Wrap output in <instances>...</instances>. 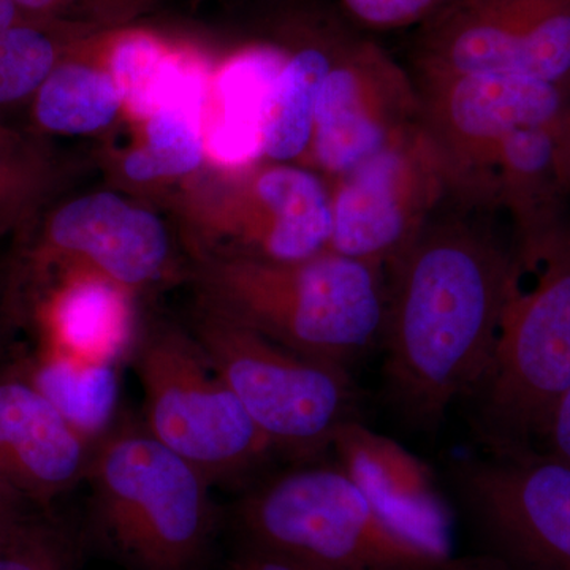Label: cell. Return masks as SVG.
I'll list each match as a JSON object with an SVG mask.
<instances>
[{
    "mask_svg": "<svg viewBox=\"0 0 570 570\" xmlns=\"http://www.w3.org/2000/svg\"><path fill=\"white\" fill-rule=\"evenodd\" d=\"M195 340L275 452L316 459L341 428L360 420L348 371L296 354L213 309Z\"/></svg>",
    "mask_w": 570,
    "mask_h": 570,
    "instance_id": "6",
    "label": "cell"
},
{
    "mask_svg": "<svg viewBox=\"0 0 570 570\" xmlns=\"http://www.w3.org/2000/svg\"><path fill=\"white\" fill-rule=\"evenodd\" d=\"M167 56L159 43L142 36L127 37L112 52L110 75L122 104L138 118L151 116L154 92Z\"/></svg>",
    "mask_w": 570,
    "mask_h": 570,
    "instance_id": "27",
    "label": "cell"
},
{
    "mask_svg": "<svg viewBox=\"0 0 570 570\" xmlns=\"http://www.w3.org/2000/svg\"><path fill=\"white\" fill-rule=\"evenodd\" d=\"M335 56L305 48L285 59L266 97L262 156L273 163L302 159L313 137L318 94Z\"/></svg>",
    "mask_w": 570,
    "mask_h": 570,
    "instance_id": "21",
    "label": "cell"
},
{
    "mask_svg": "<svg viewBox=\"0 0 570 570\" xmlns=\"http://www.w3.org/2000/svg\"><path fill=\"white\" fill-rule=\"evenodd\" d=\"M569 193L570 118L510 135L494 167L493 197L512 219L523 272L570 235L562 219Z\"/></svg>",
    "mask_w": 570,
    "mask_h": 570,
    "instance_id": "15",
    "label": "cell"
},
{
    "mask_svg": "<svg viewBox=\"0 0 570 570\" xmlns=\"http://www.w3.org/2000/svg\"><path fill=\"white\" fill-rule=\"evenodd\" d=\"M284 58L255 50L225 66L216 80V118L206 148L216 163L246 165L262 156V121L266 97Z\"/></svg>",
    "mask_w": 570,
    "mask_h": 570,
    "instance_id": "19",
    "label": "cell"
},
{
    "mask_svg": "<svg viewBox=\"0 0 570 570\" xmlns=\"http://www.w3.org/2000/svg\"><path fill=\"white\" fill-rule=\"evenodd\" d=\"M247 546L325 570H455L389 523L336 464H305L255 487L238 505Z\"/></svg>",
    "mask_w": 570,
    "mask_h": 570,
    "instance_id": "4",
    "label": "cell"
},
{
    "mask_svg": "<svg viewBox=\"0 0 570 570\" xmlns=\"http://www.w3.org/2000/svg\"><path fill=\"white\" fill-rule=\"evenodd\" d=\"M423 127L448 168L452 195L497 208L493 174L510 135L570 118L566 89L510 73L415 77Z\"/></svg>",
    "mask_w": 570,
    "mask_h": 570,
    "instance_id": "8",
    "label": "cell"
},
{
    "mask_svg": "<svg viewBox=\"0 0 570 570\" xmlns=\"http://www.w3.org/2000/svg\"><path fill=\"white\" fill-rule=\"evenodd\" d=\"M29 505H32V502L22 498L18 491L0 480V528L6 527Z\"/></svg>",
    "mask_w": 570,
    "mask_h": 570,
    "instance_id": "31",
    "label": "cell"
},
{
    "mask_svg": "<svg viewBox=\"0 0 570 570\" xmlns=\"http://www.w3.org/2000/svg\"><path fill=\"white\" fill-rule=\"evenodd\" d=\"M204 110L194 107H163L148 118L142 148L130 153L124 170L135 181L190 174L204 159Z\"/></svg>",
    "mask_w": 570,
    "mask_h": 570,
    "instance_id": "23",
    "label": "cell"
},
{
    "mask_svg": "<svg viewBox=\"0 0 570 570\" xmlns=\"http://www.w3.org/2000/svg\"><path fill=\"white\" fill-rule=\"evenodd\" d=\"M18 17H20V7L14 0H0V36L18 24Z\"/></svg>",
    "mask_w": 570,
    "mask_h": 570,
    "instance_id": "32",
    "label": "cell"
},
{
    "mask_svg": "<svg viewBox=\"0 0 570 570\" xmlns=\"http://www.w3.org/2000/svg\"><path fill=\"white\" fill-rule=\"evenodd\" d=\"M459 570H504L494 564L493 561L487 558H478V560H460Z\"/></svg>",
    "mask_w": 570,
    "mask_h": 570,
    "instance_id": "33",
    "label": "cell"
},
{
    "mask_svg": "<svg viewBox=\"0 0 570 570\" xmlns=\"http://www.w3.org/2000/svg\"><path fill=\"white\" fill-rule=\"evenodd\" d=\"M494 212L450 194L385 272V390L419 430H434L479 387L520 292L523 268Z\"/></svg>",
    "mask_w": 570,
    "mask_h": 570,
    "instance_id": "1",
    "label": "cell"
},
{
    "mask_svg": "<svg viewBox=\"0 0 570 570\" xmlns=\"http://www.w3.org/2000/svg\"><path fill=\"white\" fill-rule=\"evenodd\" d=\"M225 230L243 247L232 255L269 262L316 257L332 238L330 186L306 168L266 165L239 190Z\"/></svg>",
    "mask_w": 570,
    "mask_h": 570,
    "instance_id": "16",
    "label": "cell"
},
{
    "mask_svg": "<svg viewBox=\"0 0 570 570\" xmlns=\"http://www.w3.org/2000/svg\"><path fill=\"white\" fill-rule=\"evenodd\" d=\"M0 570H77L73 546L47 509L29 505L0 528Z\"/></svg>",
    "mask_w": 570,
    "mask_h": 570,
    "instance_id": "24",
    "label": "cell"
},
{
    "mask_svg": "<svg viewBox=\"0 0 570 570\" xmlns=\"http://www.w3.org/2000/svg\"><path fill=\"white\" fill-rule=\"evenodd\" d=\"M48 164L32 142L0 130V234L24 219L47 186Z\"/></svg>",
    "mask_w": 570,
    "mask_h": 570,
    "instance_id": "26",
    "label": "cell"
},
{
    "mask_svg": "<svg viewBox=\"0 0 570 570\" xmlns=\"http://www.w3.org/2000/svg\"><path fill=\"white\" fill-rule=\"evenodd\" d=\"M24 367L52 406L92 444L110 431L118 406V363L43 347Z\"/></svg>",
    "mask_w": 570,
    "mask_h": 570,
    "instance_id": "20",
    "label": "cell"
},
{
    "mask_svg": "<svg viewBox=\"0 0 570 570\" xmlns=\"http://www.w3.org/2000/svg\"><path fill=\"white\" fill-rule=\"evenodd\" d=\"M3 343V332H2V325H0V348H2Z\"/></svg>",
    "mask_w": 570,
    "mask_h": 570,
    "instance_id": "35",
    "label": "cell"
},
{
    "mask_svg": "<svg viewBox=\"0 0 570 570\" xmlns=\"http://www.w3.org/2000/svg\"><path fill=\"white\" fill-rule=\"evenodd\" d=\"M43 347L119 363L134 343L130 292L86 269H69L45 306Z\"/></svg>",
    "mask_w": 570,
    "mask_h": 570,
    "instance_id": "18",
    "label": "cell"
},
{
    "mask_svg": "<svg viewBox=\"0 0 570 570\" xmlns=\"http://www.w3.org/2000/svg\"><path fill=\"white\" fill-rule=\"evenodd\" d=\"M414 78L374 41L335 58L318 94L306 156L332 181L420 122Z\"/></svg>",
    "mask_w": 570,
    "mask_h": 570,
    "instance_id": "12",
    "label": "cell"
},
{
    "mask_svg": "<svg viewBox=\"0 0 570 570\" xmlns=\"http://www.w3.org/2000/svg\"><path fill=\"white\" fill-rule=\"evenodd\" d=\"M483 558L504 570H570V468L538 450L455 468Z\"/></svg>",
    "mask_w": 570,
    "mask_h": 570,
    "instance_id": "9",
    "label": "cell"
},
{
    "mask_svg": "<svg viewBox=\"0 0 570 570\" xmlns=\"http://www.w3.org/2000/svg\"><path fill=\"white\" fill-rule=\"evenodd\" d=\"M230 570H325L305 561L254 546H245Z\"/></svg>",
    "mask_w": 570,
    "mask_h": 570,
    "instance_id": "30",
    "label": "cell"
},
{
    "mask_svg": "<svg viewBox=\"0 0 570 570\" xmlns=\"http://www.w3.org/2000/svg\"><path fill=\"white\" fill-rule=\"evenodd\" d=\"M96 444L78 433L29 377L0 371V480L48 509L86 479Z\"/></svg>",
    "mask_w": 570,
    "mask_h": 570,
    "instance_id": "14",
    "label": "cell"
},
{
    "mask_svg": "<svg viewBox=\"0 0 570 570\" xmlns=\"http://www.w3.org/2000/svg\"><path fill=\"white\" fill-rule=\"evenodd\" d=\"M58 61L48 33L14 24L0 36V107L36 96Z\"/></svg>",
    "mask_w": 570,
    "mask_h": 570,
    "instance_id": "25",
    "label": "cell"
},
{
    "mask_svg": "<svg viewBox=\"0 0 570 570\" xmlns=\"http://www.w3.org/2000/svg\"><path fill=\"white\" fill-rule=\"evenodd\" d=\"M33 97L37 124L56 134L78 135L102 129L124 105L110 73L81 63H56Z\"/></svg>",
    "mask_w": 570,
    "mask_h": 570,
    "instance_id": "22",
    "label": "cell"
},
{
    "mask_svg": "<svg viewBox=\"0 0 570 570\" xmlns=\"http://www.w3.org/2000/svg\"><path fill=\"white\" fill-rule=\"evenodd\" d=\"M134 352L142 426L212 485L249 474L275 452L195 337L160 328Z\"/></svg>",
    "mask_w": 570,
    "mask_h": 570,
    "instance_id": "7",
    "label": "cell"
},
{
    "mask_svg": "<svg viewBox=\"0 0 570 570\" xmlns=\"http://www.w3.org/2000/svg\"><path fill=\"white\" fill-rule=\"evenodd\" d=\"M164 224L115 194H92L63 205L45 228L37 261L86 269L132 292L164 275L168 264Z\"/></svg>",
    "mask_w": 570,
    "mask_h": 570,
    "instance_id": "13",
    "label": "cell"
},
{
    "mask_svg": "<svg viewBox=\"0 0 570 570\" xmlns=\"http://www.w3.org/2000/svg\"><path fill=\"white\" fill-rule=\"evenodd\" d=\"M20 10L45 11L51 9L58 0H14Z\"/></svg>",
    "mask_w": 570,
    "mask_h": 570,
    "instance_id": "34",
    "label": "cell"
},
{
    "mask_svg": "<svg viewBox=\"0 0 570 570\" xmlns=\"http://www.w3.org/2000/svg\"><path fill=\"white\" fill-rule=\"evenodd\" d=\"M415 77L510 73L568 89L570 0H450L423 22Z\"/></svg>",
    "mask_w": 570,
    "mask_h": 570,
    "instance_id": "11",
    "label": "cell"
},
{
    "mask_svg": "<svg viewBox=\"0 0 570 570\" xmlns=\"http://www.w3.org/2000/svg\"><path fill=\"white\" fill-rule=\"evenodd\" d=\"M535 269L538 283L513 298L489 370L469 397L489 453L535 450L570 385V235Z\"/></svg>",
    "mask_w": 570,
    "mask_h": 570,
    "instance_id": "5",
    "label": "cell"
},
{
    "mask_svg": "<svg viewBox=\"0 0 570 570\" xmlns=\"http://www.w3.org/2000/svg\"><path fill=\"white\" fill-rule=\"evenodd\" d=\"M337 466L396 530L450 554V512L431 469L400 442L352 420L332 445Z\"/></svg>",
    "mask_w": 570,
    "mask_h": 570,
    "instance_id": "17",
    "label": "cell"
},
{
    "mask_svg": "<svg viewBox=\"0 0 570 570\" xmlns=\"http://www.w3.org/2000/svg\"><path fill=\"white\" fill-rule=\"evenodd\" d=\"M360 24L376 31L425 22L450 0H340Z\"/></svg>",
    "mask_w": 570,
    "mask_h": 570,
    "instance_id": "28",
    "label": "cell"
},
{
    "mask_svg": "<svg viewBox=\"0 0 570 570\" xmlns=\"http://www.w3.org/2000/svg\"><path fill=\"white\" fill-rule=\"evenodd\" d=\"M212 307L296 354L348 371L381 343L387 275L326 250L299 262L227 255L200 276Z\"/></svg>",
    "mask_w": 570,
    "mask_h": 570,
    "instance_id": "2",
    "label": "cell"
},
{
    "mask_svg": "<svg viewBox=\"0 0 570 570\" xmlns=\"http://www.w3.org/2000/svg\"><path fill=\"white\" fill-rule=\"evenodd\" d=\"M543 442L547 445L543 453L570 468V385L553 409Z\"/></svg>",
    "mask_w": 570,
    "mask_h": 570,
    "instance_id": "29",
    "label": "cell"
},
{
    "mask_svg": "<svg viewBox=\"0 0 570 570\" xmlns=\"http://www.w3.org/2000/svg\"><path fill=\"white\" fill-rule=\"evenodd\" d=\"M328 186V250L385 272L452 194L448 168L422 119Z\"/></svg>",
    "mask_w": 570,
    "mask_h": 570,
    "instance_id": "10",
    "label": "cell"
},
{
    "mask_svg": "<svg viewBox=\"0 0 570 570\" xmlns=\"http://www.w3.org/2000/svg\"><path fill=\"white\" fill-rule=\"evenodd\" d=\"M86 479L108 546L137 570H193L214 528L212 483L135 423L112 425Z\"/></svg>",
    "mask_w": 570,
    "mask_h": 570,
    "instance_id": "3",
    "label": "cell"
}]
</instances>
